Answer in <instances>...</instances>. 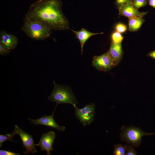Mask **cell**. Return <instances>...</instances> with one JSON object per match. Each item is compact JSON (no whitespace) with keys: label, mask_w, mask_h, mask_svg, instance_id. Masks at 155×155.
<instances>
[{"label":"cell","mask_w":155,"mask_h":155,"mask_svg":"<svg viewBox=\"0 0 155 155\" xmlns=\"http://www.w3.org/2000/svg\"><path fill=\"white\" fill-rule=\"evenodd\" d=\"M134 148L130 145H127L126 150V155H137V154Z\"/></svg>","instance_id":"obj_20"},{"label":"cell","mask_w":155,"mask_h":155,"mask_svg":"<svg viewBox=\"0 0 155 155\" xmlns=\"http://www.w3.org/2000/svg\"><path fill=\"white\" fill-rule=\"evenodd\" d=\"M15 126L14 130L17 134L19 135L23 146L26 150L24 154H26L29 153L34 154L37 152L32 135L26 132L18 125H15Z\"/></svg>","instance_id":"obj_7"},{"label":"cell","mask_w":155,"mask_h":155,"mask_svg":"<svg viewBox=\"0 0 155 155\" xmlns=\"http://www.w3.org/2000/svg\"><path fill=\"white\" fill-rule=\"evenodd\" d=\"M123 38L121 33L117 31L113 32L111 36L112 42L115 44L121 43Z\"/></svg>","instance_id":"obj_17"},{"label":"cell","mask_w":155,"mask_h":155,"mask_svg":"<svg viewBox=\"0 0 155 155\" xmlns=\"http://www.w3.org/2000/svg\"><path fill=\"white\" fill-rule=\"evenodd\" d=\"M22 28L29 37L37 40H44L49 37L51 30L42 23L25 17Z\"/></svg>","instance_id":"obj_2"},{"label":"cell","mask_w":155,"mask_h":155,"mask_svg":"<svg viewBox=\"0 0 155 155\" xmlns=\"http://www.w3.org/2000/svg\"><path fill=\"white\" fill-rule=\"evenodd\" d=\"M55 137V132L53 131H50L47 133L43 134L39 142L36 145L40 146L42 151H45L47 155H51V152L53 150V146Z\"/></svg>","instance_id":"obj_8"},{"label":"cell","mask_w":155,"mask_h":155,"mask_svg":"<svg viewBox=\"0 0 155 155\" xmlns=\"http://www.w3.org/2000/svg\"><path fill=\"white\" fill-rule=\"evenodd\" d=\"M121 130L119 135L121 140L134 148L138 147L141 144L143 137L155 135V133H147L133 126L127 127L123 126L121 127Z\"/></svg>","instance_id":"obj_3"},{"label":"cell","mask_w":155,"mask_h":155,"mask_svg":"<svg viewBox=\"0 0 155 155\" xmlns=\"http://www.w3.org/2000/svg\"><path fill=\"white\" fill-rule=\"evenodd\" d=\"M17 134L16 132L14 130L12 133L5 135H0V147L3 146L2 144L5 141L7 140H10L13 142H15L13 140V136Z\"/></svg>","instance_id":"obj_16"},{"label":"cell","mask_w":155,"mask_h":155,"mask_svg":"<svg viewBox=\"0 0 155 155\" xmlns=\"http://www.w3.org/2000/svg\"><path fill=\"white\" fill-rule=\"evenodd\" d=\"M148 0H133L132 4L134 7L136 9H138L146 5Z\"/></svg>","instance_id":"obj_18"},{"label":"cell","mask_w":155,"mask_h":155,"mask_svg":"<svg viewBox=\"0 0 155 155\" xmlns=\"http://www.w3.org/2000/svg\"><path fill=\"white\" fill-rule=\"evenodd\" d=\"M54 88L47 99L54 102L56 104L63 103L72 104L74 108L78 104L76 99L70 88L63 85H59L53 81Z\"/></svg>","instance_id":"obj_4"},{"label":"cell","mask_w":155,"mask_h":155,"mask_svg":"<svg viewBox=\"0 0 155 155\" xmlns=\"http://www.w3.org/2000/svg\"><path fill=\"white\" fill-rule=\"evenodd\" d=\"M71 30L74 33L80 42L82 54L84 44L89 38L93 36L103 33V32L97 33L92 32L87 30L84 28H82L80 30L78 31Z\"/></svg>","instance_id":"obj_13"},{"label":"cell","mask_w":155,"mask_h":155,"mask_svg":"<svg viewBox=\"0 0 155 155\" xmlns=\"http://www.w3.org/2000/svg\"><path fill=\"white\" fill-rule=\"evenodd\" d=\"M108 52L117 66L123 58V51L121 43L115 44L112 42Z\"/></svg>","instance_id":"obj_12"},{"label":"cell","mask_w":155,"mask_h":155,"mask_svg":"<svg viewBox=\"0 0 155 155\" xmlns=\"http://www.w3.org/2000/svg\"><path fill=\"white\" fill-rule=\"evenodd\" d=\"M92 65L97 70L105 72L116 66L108 52L102 55L94 56Z\"/></svg>","instance_id":"obj_6"},{"label":"cell","mask_w":155,"mask_h":155,"mask_svg":"<svg viewBox=\"0 0 155 155\" xmlns=\"http://www.w3.org/2000/svg\"><path fill=\"white\" fill-rule=\"evenodd\" d=\"M119 11V15L127 18L134 17H143L147 13V12H141L139 11L133 6L132 3L122 5L118 7Z\"/></svg>","instance_id":"obj_10"},{"label":"cell","mask_w":155,"mask_h":155,"mask_svg":"<svg viewBox=\"0 0 155 155\" xmlns=\"http://www.w3.org/2000/svg\"><path fill=\"white\" fill-rule=\"evenodd\" d=\"M129 30L131 32L137 31L145 22L142 17H134L128 18Z\"/></svg>","instance_id":"obj_14"},{"label":"cell","mask_w":155,"mask_h":155,"mask_svg":"<svg viewBox=\"0 0 155 155\" xmlns=\"http://www.w3.org/2000/svg\"><path fill=\"white\" fill-rule=\"evenodd\" d=\"M0 155H20V154L11 151L3 150H0Z\"/></svg>","instance_id":"obj_23"},{"label":"cell","mask_w":155,"mask_h":155,"mask_svg":"<svg viewBox=\"0 0 155 155\" xmlns=\"http://www.w3.org/2000/svg\"><path fill=\"white\" fill-rule=\"evenodd\" d=\"M133 0H116L115 3L119 6L122 5L132 3Z\"/></svg>","instance_id":"obj_22"},{"label":"cell","mask_w":155,"mask_h":155,"mask_svg":"<svg viewBox=\"0 0 155 155\" xmlns=\"http://www.w3.org/2000/svg\"><path fill=\"white\" fill-rule=\"evenodd\" d=\"M61 6L60 0H38L31 5L25 17L40 22L51 30L67 29L68 22Z\"/></svg>","instance_id":"obj_1"},{"label":"cell","mask_w":155,"mask_h":155,"mask_svg":"<svg viewBox=\"0 0 155 155\" xmlns=\"http://www.w3.org/2000/svg\"><path fill=\"white\" fill-rule=\"evenodd\" d=\"M57 105L56 104L52 114L49 116L44 115L36 119L29 118L30 123H32L34 125H40L46 126L56 129L60 131H64L65 127L64 126H59L55 121L53 117Z\"/></svg>","instance_id":"obj_9"},{"label":"cell","mask_w":155,"mask_h":155,"mask_svg":"<svg viewBox=\"0 0 155 155\" xmlns=\"http://www.w3.org/2000/svg\"><path fill=\"white\" fill-rule=\"evenodd\" d=\"M147 56L155 60V50L149 52L147 54Z\"/></svg>","instance_id":"obj_24"},{"label":"cell","mask_w":155,"mask_h":155,"mask_svg":"<svg viewBox=\"0 0 155 155\" xmlns=\"http://www.w3.org/2000/svg\"><path fill=\"white\" fill-rule=\"evenodd\" d=\"M127 145L116 144L114 145L113 155H126Z\"/></svg>","instance_id":"obj_15"},{"label":"cell","mask_w":155,"mask_h":155,"mask_svg":"<svg viewBox=\"0 0 155 155\" xmlns=\"http://www.w3.org/2000/svg\"><path fill=\"white\" fill-rule=\"evenodd\" d=\"M95 106L94 103L88 104L84 108H75V114L77 118L84 126L89 125L94 120Z\"/></svg>","instance_id":"obj_5"},{"label":"cell","mask_w":155,"mask_h":155,"mask_svg":"<svg viewBox=\"0 0 155 155\" xmlns=\"http://www.w3.org/2000/svg\"><path fill=\"white\" fill-rule=\"evenodd\" d=\"M149 5L155 9V0H148Z\"/></svg>","instance_id":"obj_25"},{"label":"cell","mask_w":155,"mask_h":155,"mask_svg":"<svg viewBox=\"0 0 155 155\" xmlns=\"http://www.w3.org/2000/svg\"><path fill=\"white\" fill-rule=\"evenodd\" d=\"M0 44L7 47L9 50L14 49L18 43V38L15 35L9 34L5 31L1 32Z\"/></svg>","instance_id":"obj_11"},{"label":"cell","mask_w":155,"mask_h":155,"mask_svg":"<svg viewBox=\"0 0 155 155\" xmlns=\"http://www.w3.org/2000/svg\"><path fill=\"white\" fill-rule=\"evenodd\" d=\"M10 52V50L4 45L0 44V54L5 56L8 54Z\"/></svg>","instance_id":"obj_21"},{"label":"cell","mask_w":155,"mask_h":155,"mask_svg":"<svg viewBox=\"0 0 155 155\" xmlns=\"http://www.w3.org/2000/svg\"><path fill=\"white\" fill-rule=\"evenodd\" d=\"M115 29L117 32L121 33L126 31L127 27L125 24L122 23H119L116 25Z\"/></svg>","instance_id":"obj_19"}]
</instances>
